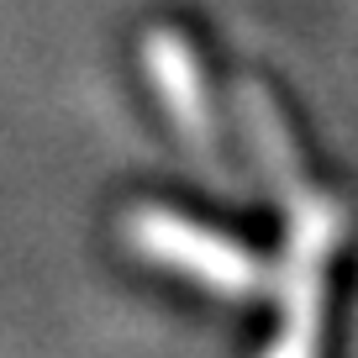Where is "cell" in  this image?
Instances as JSON below:
<instances>
[{
	"instance_id": "cell-1",
	"label": "cell",
	"mask_w": 358,
	"mask_h": 358,
	"mask_svg": "<svg viewBox=\"0 0 358 358\" xmlns=\"http://www.w3.org/2000/svg\"><path fill=\"white\" fill-rule=\"evenodd\" d=\"M132 232H137V248H143V253L164 258V264H174V268H190V274L211 280L216 290H253L248 280H258L253 258L232 253L222 237H206V232H195V227L174 222V216H137Z\"/></svg>"
}]
</instances>
